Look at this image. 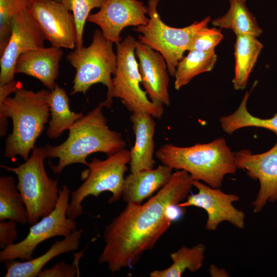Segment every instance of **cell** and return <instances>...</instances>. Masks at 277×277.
I'll return each mask as SVG.
<instances>
[{"label": "cell", "mask_w": 277, "mask_h": 277, "mask_svg": "<svg viewBox=\"0 0 277 277\" xmlns=\"http://www.w3.org/2000/svg\"><path fill=\"white\" fill-rule=\"evenodd\" d=\"M186 171L177 170L168 182L144 204L128 203L106 226L105 246L98 261L112 273L132 268L144 253L154 248L172 222L166 210L184 202L193 186Z\"/></svg>", "instance_id": "6da1fadb"}, {"label": "cell", "mask_w": 277, "mask_h": 277, "mask_svg": "<svg viewBox=\"0 0 277 277\" xmlns=\"http://www.w3.org/2000/svg\"><path fill=\"white\" fill-rule=\"evenodd\" d=\"M14 93L13 97L0 101L1 136L6 134L8 117L13 124L12 132L6 140L4 155L13 159L18 155L26 161L49 122L51 91L34 92L22 87Z\"/></svg>", "instance_id": "7a4b0ae2"}, {"label": "cell", "mask_w": 277, "mask_h": 277, "mask_svg": "<svg viewBox=\"0 0 277 277\" xmlns=\"http://www.w3.org/2000/svg\"><path fill=\"white\" fill-rule=\"evenodd\" d=\"M101 102L69 130L67 139L58 145H45L46 157H56V165H50L52 171L60 174L67 166L81 163L87 166L88 156L94 152L111 155L125 148L126 143L122 134L110 129L103 112Z\"/></svg>", "instance_id": "3957f363"}, {"label": "cell", "mask_w": 277, "mask_h": 277, "mask_svg": "<svg viewBox=\"0 0 277 277\" xmlns=\"http://www.w3.org/2000/svg\"><path fill=\"white\" fill-rule=\"evenodd\" d=\"M155 154L163 164L186 171L193 180L202 181L214 188H220L224 176L234 174L238 169L234 152L224 138L189 147L166 144Z\"/></svg>", "instance_id": "277c9868"}, {"label": "cell", "mask_w": 277, "mask_h": 277, "mask_svg": "<svg viewBox=\"0 0 277 277\" xmlns=\"http://www.w3.org/2000/svg\"><path fill=\"white\" fill-rule=\"evenodd\" d=\"M112 44L105 37L101 30L96 29L89 46L75 48L67 54V61L75 69L71 95L77 93L85 94L91 86L102 83L108 89L106 99L102 102L104 107L111 108L113 89L111 76L115 74L117 66V56Z\"/></svg>", "instance_id": "5b68a950"}, {"label": "cell", "mask_w": 277, "mask_h": 277, "mask_svg": "<svg viewBox=\"0 0 277 277\" xmlns=\"http://www.w3.org/2000/svg\"><path fill=\"white\" fill-rule=\"evenodd\" d=\"M47 158L44 147H34L25 162L16 167L1 165L17 176V187L22 194L32 225L41 217L50 214L55 208L59 198L57 180L47 175L44 166Z\"/></svg>", "instance_id": "8992f818"}, {"label": "cell", "mask_w": 277, "mask_h": 277, "mask_svg": "<svg viewBox=\"0 0 277 277\" xmlns=\"http://www.w3.org/2000/svg\"><path fill=\"white\" fill-rule=\"evenodd\" d=\"M130 161V150L123 149L104 160L94 158L88 163V173L84 183L71 193L67 215L76 220L83 213L82 203L89 195L97 197L104 191L112 195L109 204L118 201L122 196L125 182L124 174L128 170Z\"/></svg>", "instance_id": "52a82bcc"}, {"label": "cell", "mask_w": 277, "mask_h": 277, "mask_svg": "<svg viewBox=\"0 0 277 277\" xmlns=\"http://www.w3.org/2000/svg\"><path fill=\"white\" fill-rule=\"evenodd\" d=\"M160 0H149L147 6L149 20L146 25L136 27L133 30L140 33V42L160 52L165 58L169 75L174 77L179 62L188 50L196 32L210 22L209 16L200 22L181 28L165 24L157 10Z\"/></svg>", "instance_id": "ba28073f"}, {"label": "cell", "mask_w": 277, "mask_h": 277, "mask_svg": "<svg viewBox=\"0 0 277 277\" xmlns=\"http://www.w3.org/2000/svg\"><path fill=\"white\" fill-rule=\"evenodd\" d=\"M136 42L129 35L116 44L117 66L112 78L111 98L121 99L132 113L144 112L160 119L164 114V106L153 103L140 87L142 79L135 58Z\"/></svg>", "instance_id": "9c48e42d"}, {"label": "cell", "mask_w": 277, "mask_h": 277, "mask_svg": "<svg viewBox=\"0 0 277 277\" xmlns=\"http://www.w3.org/2000/svg\"><path fill=\"white\" fill-rule=\"evenodd\" d=\"M70 190L67 185L60 189L59 198L54 210L31 225L26 237L0 251V262L7 260H30L37 246L56 236L66 237L76 228L75 220L68 217L67 211Z\"/></svg>", "instance_id": "30bf717a"}, {"label": "cell", "mask_w": 277, "mask_h": 277, "mask_svg": "<svg viewBox=\"0 0 277 277\" xmlns=\"http://www.w3.org/2000/svg\"><path fill=\"white\" fill-rule=\"evenodd\" d=\"M46 40L28 9L18 12L12 19L9 41L0 55V86L14 81L15 64L19 56L29 50L44 47Z\"/></svg>", "instance_id": "8fae6325"}, {"label": "cell", "mask_w": 277, "mask_h": 277, "mask_svg": "<svg viewBox=\"0 0 277 277\" xmlns=\"http://www.w3.org/2000/svg\"><path fill=\"white\" fill-rule=\"evenodd\" d=\"M192 184L198 190L194 194L189 195L186 201L179 204L182 207L194 206L206 211L207 220L205 228L214 231L219 225L227 221L234 227H244L245 215L244 212L234 207L233 203L239 200V196L223 192L220 188H212L200 181L193 180Z\"/></svg>", "instance_id": "7c38bea8"}, {"label": "cell", "mask_w": 277, "mask_h": 277, "mask_svg": "<svg viewBox=\"0 0 277 277\" xmlns=\"http://www.w3.org/2000/svg\"><path fill=\"white\" fill-rule=\"evenodd\" d=\"M28 10L51 46L75 48L76 30L72 14L55 0H32Z\"/></svg>", "instance_id": "4fadbf2b"}, {"label": "cell", "mask_w": 277, "mask_h": 277, "mask_svg": "<svg viewBox=\"0 0 277 277\" xmlns=\"http://www.w3.org/2000/svg\"><path fill=\"white\" fill-rule=\"evenodd\" d=\"M238 169L246 170L254 180H258L260 187L252 203L253 212H260L268 202L277 201V142L269 150L252 154L248 150L234 152Z\"/></svg>", "instance_id": "5bb4252c"}, {"label": "cell", "mask_w": 277, "mask_h": 277, "mask_svg": "<svg viewBox=\"0 0 277 277\" xmlns=\"http://www.w3.org/2000/svg\"><path fill=\"white\" fill-rule=\"evenodd\" d=\"M148 10L138 0H107L96 13L90 14L87 21L101 29L105 37L115 44L121 42L120 35L128 26L146 25Z\"/></svg>", "instance_id": "9a60e30c"}, {"label": "cell", "mask_w": 277, "mask_h": 277, "mask_svg": "<svg viewBox=\"0 0 277 277\" xmlns=\"http://www.w3.org/2000/svg\"><path fill=\"white\" fill-rule=\"evenodd\" d=\"M135 55L138 60L142 84L150 100L157 105L169 106L170 78L165 58L140 41L135 43Z\"/></svg>", "instance_id": "2e32d148"}, {"label": "cell", "mask_w": 277, "mask_h": 277, "mask_svg": "<svg viewBox=\"0 0 277 277\" xmlns=\"http://www.w3.org/2000/svg\"><path fill=\"white\" fill-rule=\"evenodd\" d=\"M64 54L61 48L51 46L29 50L19 56L15 73H23L38 80L49 90L56 85L60 62Z\"/></svg>", "instance_id": "e0dca14e"}, {"label": "cell", "mask_w": 277, "mask_h": 277, "mask_svg": "<svg viewBox=\"0 0 277 277\" xmlns=\"http://www.w3.org/2000/svg\"><path fill=\"white\" fill-rule=\"evenodd\" d=\"M130 120L135 136L134 145L130 150V172L152 169L156 163L153 158L156 127L154 117L148 113L136 112L132 113Z\"/></svg>", "instance_id": "ac0fdd59"}, {"label": "cell", "mask_w": 277, "mask_h": 277, "mask_svg": "<svg viewBox=\"0 0 277 277\" xmlns=\"http://www.w3.org/2000/svg\"><path fill=\"white\" fill-rule=\"evenodd\" d=\"M172 170L163 164L156 168L130 172L125 179L122 196L123 200L127 203L142 204L168 182Z\"/></svg>", "instance_id": "d6986e66"}, {"label": "cell", "mask_w": 277, "mask_h": 277, "mask_svg": "<svg viewBox=\"0 0 277 277\" xmlns=\"http://www.w3.org/2000/svg\"><path fill=\"white\" fill-rule=\"evenodd\" d=\"M82 229L75 230L62 241H56L45 253L25 262L7 260L4 265L5 277H36L51 260L63 253L76 250L79 247Z\"/></svg>", "instance_id": "ffe728a7"}, {"label": "cell", "mask_w": 277, "mask_h": 277, "mask_svg": "<svg viewBox=\"0 0 277 277\" xmlns=\"http://www.w3.org/2000/svg\"><path fill=\"white\" fill-rule=\"evenodd\" d=\"M234 44L235 70L232 80L235 90L244 89L263 48V45L251 35H236Z\"/></svg>", "instance_id": "44dd1931"}, {"label": "cell", "mask_w": 277, "mask_h": 277, "mask_svg": "<svg viewBox=\"0 0 277 277\" xmlns=\"http://www.w3.org/2000/svg\"><path fill=\"white\" fill-rule=\"evenodd\" d=\"M49 105L51 118L46 134L50 138H58L84 115L82 112L75 113L70 110L67 93L58 84L51 90Z\"/></svg>", "instance_id": "7402d4cb"}, {"label": "cell", "mask_w": 277, "mask_h": 277, "mask_svg": "<svg viewBox=\"0 0 277 277\" xmlns=\"http://www.w3.org/2000/svg\"><path fill=\"white\" fill-rule=\"evenodd\" d=\"M229 8L221 17L214 19L215 27L231 30L235 35L247 34L259 36L263 30L256 19L248 9L246 0H229Z\"/></svg>", "instance_id": "603a6c76"}, {"label": "cell", "mask_w": 277, "mask_h": 277, "mask_svg": "<svg viewBox=\"0 0 277 277\" xmlns=\"http://www.w3.org/2000/svg\"><path fill=\"white\" fill-rule=\"evenodd\" d=\"M217 61L214 50H190L178 63L174 77V88L180 89L195 76L211 71Z\"/></svg>", "instance_id": "cb8c5ba5"}, {"label": "cell", "mask_w": 277, "mask_h": 277, "mask_svg": "<svg viewBox=\"0 0 277 277\" xmlns=\"http://www.w3.org/2000/svg\"><path fill=\"white\" fill-rule=\"evenodd\" d=\"M205 247L199 244L189 248L182 246L170 254L172 264L163 270H154L150 273V277H180L186 270L195 272L201 269L205 259Z\"/></svg>", "instance_id": "d4e9b609"}, {"label": "cell", "mask_w": 277, "mask_h": 277, "mask_svg": "<svg viewBox=\"0 0 277 277\" xmlns=\"http://www.w3.org/2000/svg\"><path fill=\"white\" fill-rule=\"evenodd\" d=\"M12 220L28 223L26 208L21 193L11 176L0 177V220Z\"/></svg>", "instance_id": "484cf974"}, {"label": "cell", "mask_w": 277, "mask_h": 277, "mask_svg": "<svg viewBox=\"0 0 277 277\" xmlns=\"http://www.w3.org/2000/svg\"><path fill=\"white\" fill-rule=\"evenodd\" d=\"M256 83V82L250 91L246 92L239 108L233 113L221 117V127L228 134H232L235 130L242 128L256 127L267 129L277 135V112L271 118L262 119L253 116L247 109V100Z\"/></svg>", "instance_id": "4316f807"}, {"label": "cell", "mask_w": 277, "mask_h": 277, "mask_svg": "<svg viewBox=\"0 0 277 277\" xmlns=\"http://www.w3.org/2000/svg\"><path fill=\"white\" fill-rule=\"evenodd\" d=\"M107 0H61V3L73 15L76 30L75 48L83 46V33L85 25L91 11L100 8Z\"/></svg>", "instance_id": "83f0119b"}, {"label": "cell", "mask_w": 277, "mask_h": 277, "mask_svg": "<svg viewBox=\"0 0 277 277\" xmlns=\"http://www.w3.org/2000/svg\"><path fill=\"white\" fill-rule=\"evenodd\" d=\"M32 0H0V55L9 41L13 18L20 11L28 9Z\"/></svg>", "instance_id": "f1b7e54d"}, {"label": "cell", "mask_w": 277, "mask_h": 277, "mask_svg": "<svg viewBox=\"0 0 277 277\" xmlns=\"http://www.w3.org/2000/svg\"><path fill=\"white\" fill-rule=\"evenodd\" d=\"M223 38L221 30L205 26L195 34L188 51L197 50L209 51L214 50L215 47Z\"/></svg>", "instance_id": "f546056e"}, {"label": "cell", "mask_w": 277, "mask_h": 277, "mask_svg": "<svg viewBox=\"0 0 277 277\" xmlns=\"http://www.w3.org/2000/svg\"><path fill=\"white\" fill-rule=\"evenodd\" d=\"M0 220V249L3 250L14 244L17 238L16 222L12 220Z\"/></svg>", "instance_id": "4dcf8cb0"}, {"label": "cell", "mask_w": 277, "mask_h": 277, "mask_svg": "<svg viewBox=\"0 0 277 277\" xmlns=\"http://www.w3.org/2000/svg\"><path fill=\"white\" fill-rule=\"evenodd\" d=\"M77 268L64 261L56 263L51 268L42 270L38 275V277H74L77 274Z\"/></svg>", "instance_id": "1f68e13d"}, {"label": "cell", "mask_w": 277, "mask_h": 277, "mask_svg": "<svg viewBox=\"0 0 277 277\" xmlns=\"http://www.w3.org/2000/svg\"><path fill=\"white\" fill-rule=\"evenodd\" d=\"M22 87V83L19 81L15 80L0 86V101H3L10 93L14 92L16 90Z\"/></svg>", "instance_id": "d6a6232c"}, {"label": "cell", "mask_w": 277, "mask_h": 277, "mask_svg": "<svg viewBox=\"0 0 277 277\" xmlns=\"http://www.w3.org/2000/svg\"><path fill=\"white\" fill-rule=\"evenodd\" d=\"M209 272L212 277L229 276L227 272L223 268H219L214 265H211L209 268Z\"/></svg>", "instance_id": "836d02e7"}, {"label": "cell", "mask_w": 277, "mask_h": 277, "mask_svg": "<svg viewBox=\"0 0 277 277\" xmlns=\"http://www.w3.org/2000/svg\"><path fill=\"white\" fill-rule=\"evenodd\" d=\"M55 1H57V2H61V0H55Z\"/></svg>", "instance_id": "e575fe53"}]
</instances>
